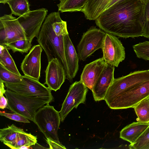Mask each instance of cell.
Segmentation results:
<instances>
[{
    "label": "cell",
    "instance_id": "obj_8",
    "mask_svg": "<svg viewBox=\"0 0 149 149\" xmlns=\"http://www.w3.org/2000/svg\"><path fill=\"white\" fill-rule=\"evenodd\" d=\"M7 89L19 94L42 98H53L51 91L39 81L25 76L22 80L17 83H5Z\"/></svg>",
    "mask_w": 149,
    "mask_h": 149
},
{
    "label": "cell",
    "instance_id": "obj_13",
    "mask_svg": "<svg viewBox=\"0 0 149 149\" xmlns=\"http://www.w3.org/2000/svg\"><path fill=\"white\" fill-rule=\"evenodd\" d=\"M42 49L39 45L33 46L23 60L21 68L24 75L39 81L40 78L41 56Z\"/></svg>",
    "mask_w": 149,
    "mask_h": 149
},
{
    "label": "cell",
    "instance_id": "obj_9",
    "mask_svg": "<svg viewBox=\"0 0 149 149\" xmlns=\"http://www.w3.org/2000/svg\"><path fill=\"white\" fill-rule=\"evenodd\" d=\"M48 13L44 8L30 10L19 16L18 21L26 34L27 39L32 42L34 38H37Z\"/></svg>",
    "mask_w": 149,
    "mask_h": 149
},
{
    "label": "cell",
    "instance_id": "obj_16",
    "mask_svg": "<svg viewBox=\"0 0 149 149\" xmlns=\"http://www.w3.org/2000/svg\"><path fill=\"white\" fill-rule=\"evenodd\" d=\"M106 65L103 57L86 64L81 74L80 80L92 91Z\"/></svg>",
    "mask_w": 149,
    "mask_h": 149
},
{
    "label": "cell",
    "instance_id": "obj_17",
    "mask_svg": "<svg viewBox=\"0 0 149 149\" xmlns=\"http://www.w3.org/2000/svg\"><path fill=\"white\" fill-rule=\"evenodd\" d=\"M65 54L70 76L75 77L79 69V58L69 34L63 37Z\"/></svg>",
    "mask_w": 149,
    "mask_h": 149
},
{
    "label": "cell",
    "instance_id": "obj_14",
    "mask_svg": "<svg viewBox=\"0 0 149 149\" xmlns=\"http://www.w3.org/2000/svg\"><path fill=\"white\" fill-rule=\"evenodd\" d=\"M45 82L51 90L56 91L60 89L66 79V75L62 65L57 58L48 62L45 71Z\"/></svg>",
    "mask_w": 149,
    "mask_h": 149
},
{
    "label": "cell",
    "instance_id": "obj_20",
    "mask_svg": "<svg viewBox=\"0 0 149 149\" xmlns=\"http://www.w3.org/2000/svg\"><path fill=\"white\" fill-rule=\"evenodd\" d=\"M37 141L36 136L24 131L19 133L15 141L8 146L12 149H20L35 145Z\"/></svg>",
    "mask_w": 149,
    "mask_h": 149
},
{
    "label": "cell",
    "instance_id": "obj_19",
    "mask_svg": "<svg viewBox=\"0 0 149 149\" xmlns=\"http://www.w3.org/2000/svg\"><path fill=\"white\" fill-rule=\"evenodd\" d=\"M111 0H88L81 11L88 20H95L106 9Z\"/></svg>",
    "mask_w": 149,
    "mask_h": 149
},
{
    "label": "cell",
    "instance_id": "obj_15",
    "mask_svg": "<svg viewBox=\"0 0 149 149\" xmlns=\"http://www.w3.org/2000/svg\"><path fill=\"white\" fill-rule=\"evenodd\" d=\"M114 67L106 64L92 91L96 101L104 100L107 90L114 79Z\"/></svg>",
    "mask_w": 149,
    "mask_h": 149
},
{
    "label": "cell",
    "instance_id": "obj_26",
    "mask_svg": "<svg viewBox=\"0 0 149 149\" xmlns=\"http://www.w3.org/2000/svg\"><path fill=\"white\" fill-rule=\"evenodd\" d=\"M0 64L8 70L18 75H22L6 46L2 50L0 51Z\"/></svg>",
    "mask_w": 149,
    "mask_h": 149
},
{
    "label": "cell",
    "instance_id": "obj_10",
    "mask_svg": "<svg viewBox=\"0 0 149 149\" xmlns=\"http://www.w3.org/2000/svg\"><path fill=\"white\" fill-rule=\"evenodd\" d=\"M88 91V88L80 80L70 86L59 111L61 122L64 121L73 108H77L80 104L84 103Z\"/></svg>",
    "mask_w": 149,
    "mask_h": 149
},
{
    "label": "cell",
    "instance_id": "obj_38",
    "mask_svg": "<svg viewBox=\"0 0 149 149\" xmlns=\"http://www.w3.org/2000/svg\"></svg>",
    "mask_w": 149,
    "mask_h": 149
},
{
    "label": "cell",
    "instance_id": "obj_11",
    "mask_svg": "<svg viewBox=\"0 0 149 149\" xmlns=\"http://www.w3.org/2000/svg\"><path fill=\"white\" fill-rule=\"evenodd\" d=\"M102 49L103 58L107 64L118 67L125 59V48L116 36L106 33Z\"/></svg>",
    "mask_w": 149,
    "mask_h": 149
},
{
    "label": "cell",
    "instance_id": "obj_36",
    "mask_svg": "<svg viewBox=\"0 0 149 149\" xmlns=\"http://www.w3.org/2000/svg\"><path fill=\"white\" fill-rule=\"evenodd\" d=\"M8 0H0V3L5 4L6 3V2Z\"/></svg>",
    "mask_w": 149,
    "mask_h": 149
},
{
    "label": "cell",
    "instance_id": "obj_33",
    "mask_svg": "<svg viewBox=\"0 0 149 149\" xmlns=\"http://www.w3.org/2000/svg\"><path fill=\"white\" fill-rule=\"evenodd\" d=\"M46 141L49 145L50 149H66L65 147L61 143H58L49 138H46Z\"/></svg>",
    "mask_w": 149,
    "mask_h": 149
},
{
    "label": "cell",
    "instance_id": "obj_24",
    "mask_svg": "<svg viewBox=\"0 0 149 149\" xmlns=\"http://www.w3.org/2000/svg\"><path fill=\"white\" fill-rule=\"evenodd\" d=\"M9 5L11 14L20 16L30 11L28 0H8L6 2Z\"/></svg>",
    "mask_w": 149,
    "mask_h": 149
},
{
    "label": "cell",
    "instance_id": "obj_7",
    "mask_svg": "<svg viewBox=\"0 0 149 149\" xmlns=\"http://www.w3.org/2000/svg\"><path fill=\"white\" fill-rule=\"evenodd\" d=\"M149 96V79L117 97L108 104L113 109L134 108L141 101Z\"/></svg>",
    "mask_w": 149,
    "mask_h": 149
},
{
    "label": "cell",
    "instance_id": "obj_35",
    "mask_svg": "<svg viewBox=\"0 0 149 149\" xmlns=\"http://www.w3.org/2000/svg\"><path fill=\"white\" fill-rule=\"evenodd\" d=\"M4 83L0 81V96L3 95L5 93L6 90L5 89Z\"/></svg>",
    "mask_w": 149,
    "mask_h": 149
},
{
    "label": "cell",
    "instance_id": "obj_1",
    "mask_svg": "<svg viewBox=\"0 0 149 149\" xmlns=\"http://www.w3.org/2000/svg\"><path fill=\"white\" fill-rule=\"evenodd\" d=\"M144 4L139 0H120L95 20L106 33L127 38L142 36Z\"/></svg>",
    "mask_w": 149,
    "mask_h": 149
},
{
    "label": "cell",
    "instance_id": "obj_31",
    "mask_svg": "<svg viewBox=\"0 0 149 149\" xmlns=\"http://www.w3.org/2000/svg\"><path fill=\"white\" fill-rule=\"evenodd\" d=\"M143 31L142 36L149 39V0L144 4L143 14Z\"/></svg>",
    "mask_w": 149,
    "mask_h": 149
},
{
    "label": "cell",
    "instance_id": "obj_29",
    "mask_svg": "<svg viewBox=\"0 0 149 149\" xmlns=\"http://www.w3.org/2000/svg\"><path fill=\"white\" fill-rule=\"evenodd\" d=\"M130 149H149V126L135 142L129 146Z\"/></svg>",
    "mask_w": 149,
    "mask_h": 149
},
{
    "label": "cell",
    "instance_id": "obj_34",
    "mask_svg": "<svg viewBox=\"0 0 149 149\" xmlns=\"http://www.w3.org/2000/svg\"><path fill=\"white\" fill-rule=\"evenodd\" d=\"M8 101L7 98L3 95L0 96V108L2 109L7 108Z\"/></svg>",
    "mask_w": 149,
    "mask_h": 149
},
{
    "label": "cell",
    "instance_id": "obj_2",
    "mask_svg": "<svg viewBox=\"0 0 149 149\" xmlns=\"http://www.w3.org/2000/svg\"><path fill=\"white\" fill-rule=\"evenodd\" d=\"M63 36H58L55 33L52 26L51 13L46 17L37 38V41L47 56L48 62L57 58L63 66L66 78L70 82L72 79L70 74L66 60Z\"/></svg>",
    "mask_w": 149,
    "mask_h": 149
},
{
    "label": "cell",
    "instance_id": "obj_21",
    "mask_svg": "<svg viewBox=\"0 0 149 149\" xmlns=\"http://www.w3.org/2000/svg\"><path fill=\"white\" fill-rule=\"evenodd\" d=\"M24 131L22 129L13 124L0 130V140L8 146L15 140L18 134Z\"/></svg>",
    "mask_w": 149,
    "mask_h": 149
},
{
    "label": "cell",
    "instance_id": "obj_32",
    "mask_svg": "<svg viewBox=\"0 0 149 149\" xmlns=\"http://www.w3.org/2000/svg\"><path fill=\"white\" fill-rule=\"evenodd\" d=\"M0 115L16 121L26 123H30L29 119L16 113H10L0 111Z\"/></svg>",
    "mask_w": 149,
    "mask_h": 149
},
{
    "label": "cell",
    "instance_id": "obj_12",
    "mask_svg": "<svg viewBox=\"0 0 149 149\" xmlns=\"http://www.w3.org/2000/svg\"><path fill=\"white\" fill-rule=\"evenodd\" d=\"M0 22L3 26L1 30L3 41L0 45H5L19 40L27 39L25 33L17 18L11 13L1 17Z\"/></svg>",
    "mask_w": 149,
    "mask_h": 149
},
{
    "label": "cell",
    "instance_id": "obj_6",
    "mask_svg": "<svg viewBox=\"0 0 149 149\" xmlns=\"http://www.w3.org/2000/svg\"><path fill=\"white\" fill-rule=\"evenodd\" d=\"M106 33L95 26L83 33L77 46L79 60L85 61L96 50L102 48Z\"/></svg>",
    "mask_w": 149,
    "mask_h": 149
},
{
    "label": "cell",
    "instance_id": "obj_28",
    "mask_svg": "<svg viewBox=\"0 0 149 149\" xmlns=\"http://www.w3.org/2000/svg\"><path fill=\"white\" fill-rule=\"evenodd\" d=\"M22 79V75L17 74L6 69L0 64V81L4 83H17Z\"/></svg>",
    "mask_w": 149,
    "mask_h": 149
},
{
    "label": "cell",
    "instance_id": "obj_23",
    "mask_svg": "<svg viewBox=\"0 0 149 149\" xmlns=\"http://www.w3.org/2000/svg\"><path fill=\"white\" fill-rule=\"evenodd\" d=\"M133 108L138 117L137 120L142 123H149V96L141 101Z\"/></svg>",
    "mask_w": 149,
    "mask_h": 149
},
{
    "label": "cell",
    "instance_id": "obj_5",
    "mask_svg": "<svg viewBox=\"0 0 149 149\" xmlns=\"http://www.w3.org/2000/svg\"><path fill=\"white\" fill-rule=\"evenodd\" d=\"M149 79L148 70L134 71L127 75L114 79L104 100L107 105L117 97Z\"/></svg>",
    "mask_w": 149,
    "mask_h": 149
},
{
    "label": "cell",
    "instance_id": "obj_37",
    "mask_svg": "<svg viewBox=\"0 0 149 149\" xmlns=\"http://www.w3.org/2000/svg\"><path fill=\"white\" fill-rule=\"evenodd\" d=\"M143 4H145L147 2L148 0H139Z\"/></svg>",
    "mask_w": 149,
    "mask_h": 149
},
{
    "label": "cell",
    "instance_id": "obj_3",
    "mask_svg": "<svg viewBox=\"0 0 149 149\" xmlns=\"http://www.w3.org/2000/svg\"><path fill=\"white\" fill-rule=\"evenodd\" d=\"M4 94L8 101V109L32 121L38 110L53 99L25 95L8 89Z\"/></svg>",
    "mask_w": 149,
    "mask_h": 149
},
{
    "label": "cell",
    "instance_id": "obj_22",
    "mask_svg": "<svg viewBox=\"0 0 149 149\" xmlns=\"http://www.w3.org/2000/svg\"><path fill=\"white\" fill-rule=\"evenodd\" d=\"M57 5L61 12L81 11L88 0H59Z\"/></svg>",
    "mask_w": 149,
    "mask_h": 149
},
{
    "label": "cell",
    "instance_id": "obj_18",
    "mask_svg": "<svg viewBox=\"0 0 149 149\" xmlns=\"http://www.w3.org/2000/svg\"><path fill=\"white\" fill-rule=\"evenodd\" d=\"M149 126V123H142L138 121L133 122L121 130L120 132V137L129 142L130 144H133Z\"/></svg>",
    "mask_w": 149,
    "mask_h": 149
},
{
    "label": "cell",
    "instance_id": "obj_25",
    "mask_svg": "<svg viewBox=\"0 0 149 149\" xmlns=\"http://www.w3.org/2000/svg\"><path fill=\"white\" fill-rule=\"evenodd\" d=\"M51 13L52 27L56 35L58 36H64L68 35L67 22L61 19L60 13L54 12Z\"/></svg>",
    "mask_w": 149,
    "mask_h": 149
},
{
    "label": "cell",
    "instance_id": "obj_27",
    "mask_svg": "<svg viewBox=\"0 0 149 149\" xmlns=\"http://www.w3.org/2000/svg\"><path fill=\"white\" fill-rule=\"evenodd\" d=\"M31 45V42L27 39L19 40L5 45L14 53L18 52L22 54L27 53Z\"/></svg>",
    "mask_w": 149,
    "mask_h": 149
},
{
    "label": "cell",
    "instance_id": "obj_30",
    "mask_svg": "<svg viewBox=\"0 0 149 149\" xmlns=\"http://www.w3.org/2000/svg\"><path fill=\"white\" fill-rule=\"evenodd\" d=\"M137 57L149 61V41L140 42L133 46Z\"/></svg>",
    "mask_w": 149,
    "mask_h": 149
},
{
    "label": "cell",
    "instance_id": "obj_4",
    "mask_svg": "<svg viewBox=\"0 0 149 149\" xmlns=\"http://www.w3.org/2000/svg\"><path fill=\"white\" fill-rule=\"evenodd\" d=\"M59 112L49 104L39 109L34 117L33 122L46 138L58 143V130L61 122Z\"/></svg>",
    "mask_w": 149,
    "mask_h": 149
}]
</instances>
